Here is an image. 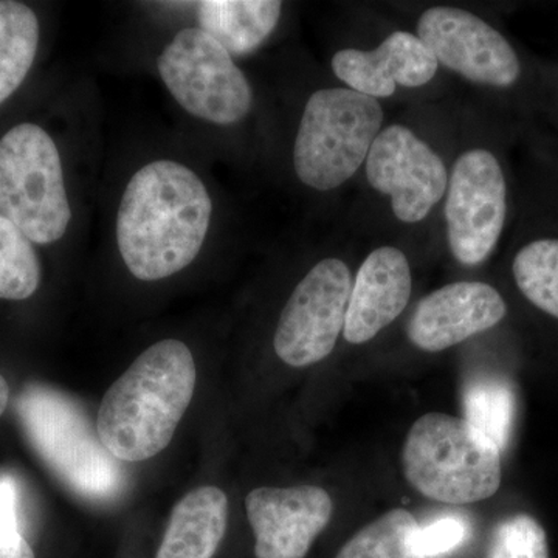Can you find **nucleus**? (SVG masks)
<instances>
[{"mask_svg": "<svg viewBox=\"0 0 558 558\" xmlns=\"http://www.w3.org/2000/svg\"><path fill=\"white\" fill-rule=\"evenodd\" d=\"M10 400V387L3 376H0V416L5 413L7 407H9Z\"/></svg>", "mask_w": 558, "mask_h": 558, "instance_id": "obj_27", "label": "nucleus"}, {"mask_svg": "<svg viewBox=\"0 0 558 558\" xmlns=\"http://www.w3.org/2000/svg\"><path fill=\"white\" fill-rule=\"evenodd\" d=\"M411 269L402 250L384 245L371 252L352 281L343 337L368 343L409 306Z\"/></svg>", "mask_w": 558, "mask_h": 558, "instance_id": "obj_15", "label": "nucleus"}, {"mask_svg": "<svg viewBox=\"0 0 558 558\" xmlns=\"http://www.w3.org/2000/svg\"><path fill=\"white\" fill-rule=\"evenodd\" d=\"M256 558H304L332 519L328 492L315 486L259 487L245 498Z\"/></svg>", "mask_w": 558, "mask_h": 558, "instance_id": "obj_12", "label": "nucleus"}, {"mask_svg": "<svg viewBox=\"0 0 558 558\" xmlns=\"http://www.w3.org/2000/svg\"><path fill=\"white\" fill-rule=\"evenodd\" d=\"M468 535V521L459 515H444L418 526L414 532L413 546L422 558H435L459 548Z\"/></svg>", "mask_w": 558, "mask_h": 558, "instance_id": "obj_24", "label": "nucleus"}, {"mask_svg": "<svg viewBox=\"0 0 558 558\" xmlns=\"http://www.w3.org/2000/svg\"><path fill=\"white\" fill-rule=\"evenodd\" d=\"M282 3L278 0H204L197 3L201 31L231 57L258 49L277 28Z\"/></svg>", "mask_w": 558, "mask_h": 558, "instance_id": "obj_17", "label": "nucleus"}, {"mask_svg": "<svg viewBox=\"0 0 558 558\" xmlns=\"http://www.w3.org/2000/svg\"><path fill=\"white\" fill-rule=\"evenodd\" d=\"M417 527V520L409 510H389L360 529L336 558H422L413 546Z\"/></svg>", "mask_w": 558, "mask_h": 558, "instance_id": "obj_21", "label": "nucleus"}, {"mask_svg": "<svg viewBox=\"0 0 558 558\" xmlns=\"http://www.w3.org/2000/svg\"><path fill=\"white\" fill-rule=\"evenodd\" d=\"M464 418L499 450L508 447L517 414V396L509 380L499 376H473L462 389Z\"/></svg>", "mask_w": 558, "mask_h": 558, "instance_id": "obj_19", "label": "nucleus"}, {"mask_svg": "<svg viewBox=\"0 0 558 558\" xmlns=\"http://www.w3.org/2000/svg\"><path fill=\"white\" fill-rule=\"evenodd\" d=\"M487 558H549L548 535L534 517L517 513L495 527Z\"/></svg>", "mask_w": 558, "mask_h": 558, "instance_id": "obj_23", "label": "nucleus"}, {"mask_svg": "<svg viewBox=\"0 0 558 558\" xmlns=\"http://www.w3.org/2000/svg\"><path fill=\"white\" fill-rule=\"evenodd\" d=\"M438 69L435 54L410 32L391 33L377 49H344L332 58L333 73L348 89L376 100L391 97L398 86H425Z\"/></svg>", "mask_w": 558, "mask_h": 558, "instance_id": "obj_14", "label": "nucleus"}, {"mask_svg": "<svg viewBox=\"0 0 558 558\" xmlns=\"http://www.w3.org/2000/svg\"><path fill=\"white\" fill-rule=\"evenodd\" d=\"M509 211V186L490 150H465L454 161L447 186V238L462 266L486 263L497 248Z\"/></svg>", "mask_w": 558, "mask_h": 558, "instance_id": "obj_8", "label": "nucleus"}, {"mask_svg": "<svg viewBox=\"0 0 558 558\" xmlns=\"http://www.w3.org/2000/svg\"><path fill=\"white\" fill-rule=\"evenodd\" d=\"M193 354L179 340L146 349L106 392L97 433L119 461L140 462L167 449L196 388Z\"/></svg>", "mask_w": 558, "mask_h": 558, "instance_id": "obj_2", "label": "nucleus"}, {"mask_svg": "<svg viewBox=\"0 0 558 558\" xmlns=\"http://www.w3.org/2000/svg\"><path fill=\"white\" fill-rule=\"evenodd\" d=\"M0 526L21 532L20 488L13 476H0Z\"/></svg>", "mask_w": 558, "mask_h": 558, "instance_id": "obj_25", "label": "nucleus"}, {"mask_svg": "<svg viewBox=\"0 0 558 558\" xmlns=\"http://www.w3.org/2000/svg\"><path fill=\"white\" fill-rule=\"evenodd\" d=\"M211 209L204 182L185 165L157 160L135 172L117 218V244L131 274L157 281L189 267L207 238Z\"/></svg>", "mask_w": 558, "mask_h": 558, "instance_id": "obj_1", "label": "nucleus"}, {"mask_svg": "<svg viewBox=\"0 0 558 558\" xmlns=\"http://www.w3.org/2000/svg\"><path fill=\"white\" fill-rule=\"evenodd\" d=\"M506 314L508 304L490 284L451 282L422 299L411 315L407 336L422 351H446L495 328Z\"/></svg>", "mask_w": 558, "mask_h": 558, "instance_id": "obj_13", "label": "nucleus"}, {"mask_svg": "<svg viewBox=\"0 0 558 558\" xmlns=\"http://www.w3.org/2000/svg\"><path fill=\"white\" fill-rule=\"evenodd\" d=\"M512 277L532 306L558 319V238H535L521 245L513 256Z\"/></svg>", "mask_w": 558, "mask_h": 558, "instance_id": "obj_20", "label": "nucleus"}, {"mask_svg": "<svg viewBox=\"0 0 558 558\" xmlns=\"http://www.w3.org/2000/svg\"><path fill=\"white\" fill-rule=\"evenodd\" d=\"M159 72L174 100L209 123L234 124L248 116L253 94L229 51L201 28H185L159 58Z\"/></svg>", "mask_w": 558, "mask_h": 558, "instance_id": "obj_7", "label": "nucleus"}, {"mask_svg": "<svg viewBox=\"0 0 558 558\" xmlns=\"http://www.w3.org/2000/svg\"><path fill=\"white\" fill-rule=\"evenodd\" d=\"M405 478L418 494L446 505H472L501 486V450L464 417L424 414L402 450Z\"/></svg>", "mask_w": 558, "mask_h": 558, "instance_id": "obj_3", "label": "nucleus"}, {"mask_svg": "<svg viewBox=\"0 0 558 558\" xmlns=\"http://www.w3.org/2000/svg\"><path fill=\"white\" fill-rule=\"evenodd\" d=\"M352 275L337 258L319 260L301 279L279 317L275 352L293 368L328 357L344 329Z\"/></svg>", "mask_w": 558, "mask_h": 558, "instance_id": "obj_9", "label": "nucleus"}, {"mask_svg": "<svg viewBox=\"0 0 558 558\" xmlns=\"http://www.w3.org/2000/svg\"><path fill=\"white\" fill-rule=\"evenodd\" d=\"M0 215L35 244H53L68 231L72 209L60 153L36 124H17L0 138Z\"/></svg>", "mask_w": 558, "mask_h": 558, "instance_id": "obj_6", "label": "nucleus"}, {"mask_svg": "<svg viewBox=\"0 0 558 558\" xmlns=\"http://www.w3.org/2000/svg\"><path fill=\"white\" fill-rule=\"evenodd\" d=\"M39 282L40 264L33 242L0 215V299H31Z\"/></svg>", "mask_w": 558, "mask_h": 558, "instance_id": "obj_22", "label": "nucleus"}, {"mask_svg": "<svg viewBox=\"0 0 558 558\" xmlns=\"http://www.w3.org/2000/svg\"><path fill=\"white\" fill-rule=\"evenodd\" d=\"M417 38L444 68L495 89L517 86L523 64L497 28L468 10L433 7L417 22Z\"/></svg>", "mask_w": 558, "mask_h": 558, "instance_id": "obj_10", "label": "nucleus"}, {"mask_svg": "<svg viewBox=\"0 0 558 558\" xmlns=\"http://www.w3.org/2000/svg\"><path fill=\"white\" fill-rule=\"evenodd\" d=\"M0 558H35V554L20 531L0 526Z\"/></svg>", "mask_w": 558, "mask_h": 558, "instance_id": "obj_26", "label": "nucleus"}, {"mask_svg": "<svg viewBox=\"0 0 558 558\" xmlns=\"http://www.w3.org/2000/svg\"><path fill=\"white\" fill-rule=\"evenodd\" d=\"M379 100L348 87L315 92L301 117L293 167L304 185L339 189L368 157L384 124Z\"/></svg>", "mask_w": 558, "mask_h": 558, "instance_id": "obj_4", "label": "nucleus"}, {"mask_svg": "<svg viewBox=\"0 0 558 558\" xmlns=\"http://www.w3.org/2000/svg\"><path fill=\"white\" fill-rule=\"evenodd\" d=\"M365 163L369 185L391 197L392 213L400 222H421L446 196V163L428 143L402 124L380 131Z\"/></svg>", "mask_w": 558, "mask_h": 558, "instance_id": "obj_11", "label": "nucleus"}, {"mask_svg": "<svg viewBox=\"0 0 558 558\" xmlns=\"http://www.w3.org/2000/svg\"><path fill=\"white\" fill-rule=\"evenodd\" d=\"M39 44V22L31 7L0 0V105L20 89Z\"/></svg>", "mask_w": 558, "mask_h": 558, "instance_id": "obj_18", "label": "nucleus"}, {"mask_svg": "<svg viewBox=\"0 0 558 558\" xmlns=\"http://www.w3.org/2000/svg\"><path fill=\"white\" fill-rule=\"evenodd\" d=\"M229 501L218 487L185 495L174 510L156 558H213L226 535Z\"/></svg>", "mask_w": 558, "mask_h": 558, "instance_id": "obj_16", "label": "nucleus"}, {"mask_svg": "<svg viewBox=\"0 0 558 558\" xmlns=\"http://www.w3.org/2000/svg\"><path fill=\"white\" fill-rule=\"evenodd\" d=\"M17 414L32 446L70 488L94 499L120 494L123 472L92 429L87 414L62 392L28 385Z\"/></svg>", "mask_w": 558, "mask_h": 558, "instance_id": "obj_5", "label": "nucleus"}]
</instances>
